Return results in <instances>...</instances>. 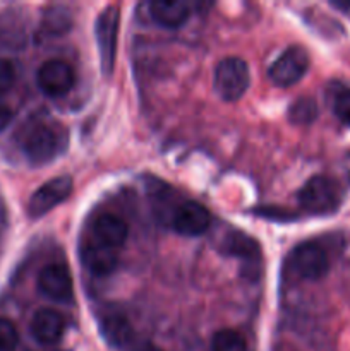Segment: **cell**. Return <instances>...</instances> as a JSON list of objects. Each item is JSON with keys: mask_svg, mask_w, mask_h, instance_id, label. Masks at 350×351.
I'll use <instances>...</instances> for the list:
<instances>
[{"mask_svg": "<svg viewBox=\"0 0 350 351\" xmlns=\"http://www.w3.org/2000/svg\"><path fill=\"white\" fill-rule=\"evenodd\" d=\"M250 74L246 62L239 57L223 58L215 69V91L225 101H237L249 88Z\"/></svg>", "mask_w": 350, "mask_h": 351, "instance_id": "3", "label": "cell"}, {"mask_svg": "<svg viewBox=\"0 0 350 351\" xmlns=\"http://www.w3.org/2000/svg\"><path fill=\"white\" fill-rule=\"evenodd\" d=\"M100 329L106 343L115 348H126L132 341V328L122 314H103L100 317Z\"/></svg>", "mask_w": 350, "mask_h": 351, "instance_id": "15", "label": "cell"}, {"mask_svg": "<svg viewBox=\"0 0 350 351\" xmlns=\"http://www.w3.org/2000/svg\"><path fill=\"white\" fill-rule=\"evenodd\" d=\"M340 201L342 194L338 184L323 175L309 178L299 192V202L311 215H329L338 209Z\"/></svg>", "mask_w": 350, "mask_h": 351, "instance_id": "2", "label": "cell"}, {"mask_svg": "<svg viewBox=\"0 0 350 351\" xmlns=\"http://www.w3.org/2000/svg\"><path fill=\"white\" fill-rule=\"evenodd\" d=\"M10 120H12V110H10L9 105L0 101V132L9 125Z\"/></svg>", "mask_w": 350, "mask_h": 351, "instance_id": "22", "label": "cell"}, {"mask_svg": "<svg viewBox=\"0 0 350 351\" xmlns=\"http://www.w3.org/2000/svg\"><path fill=\"white\" fill-rule=\"evenodd\" d=\"M65 329L64 317L51 308H41L33 315L31 335L41 345H54L62 338Z\"/></svg>", "mask_w": 350, "mask_h": 351, "instance_id": "13", "label": "cell"}, {"mask_svg": "<svg viewBox=\"0 0 350 351\" xmlns=\"http://www.w3.org/2000/svg\"><path fill=\"white\" fill-rule=\"evenodd\" d=\"M81 259L89 273L96 276H106L119 264V250L103 245L95 239H89L82 242Z\"/></svg>", "mask_w": 350, "mask_h": 351, "instance_id": "11", "label": "cell"}, {"mask_svg": "<svg viewBox=\"0 0 350 351\" xmlns=\"http://www.w3.org/2000/svg\"><path fill=\"white\" fill-rule=\"evenodd\" d=\"M143 351H158V350L153 348V346H148V348H144Z\"/></svg>", "mask_w": 350, "mask_h": 351, "instance_id": "23", "label": "cell"}, {"mask_svg": "<svg viewBox=\"0 0 350 351\" xmlns=\"http://www.w3.org/2000/svg\"><path fill=\"white\" fill-rule=\"evenodd\" d=\"M211 351H247V343L240 332L222 329L213 336Z\"/></svg>", "mask_w": 350, "mask_h": 351, "instance_id": "17", "label": "cell"}, {"mask_svg": "<svg viewBox=\"0 0 350 351\" xmlns=\"http://www.w3.org/2000/svg\"><path fill=\"white\" fill-rule=\"evenodd\" d=\"M288 269L301 280H321L329 269L328 254L316 242L301 243L288 256Z\"/></svg>", "mask_w": 350, "mask_h": 351, "instance_id": "4", "label": "cell"}, {"mask_svg": "<svg viewBox=\"0 0 350 351\" xmlns=\"http://www.w3.org/2000/svg\"><path fill=\"white\" fill-rule=\"evenodd\" d=\"M19 144L31 163L45 165L65 151L67 130L57 122H38L23 130Z\"/></svg>", "mask_w": 350, "mask_h": 351, "instance_id": "1", "label": "cell"}, {"mask_svg": "<svg viewBox=\"0 0 350 351\" xmlns=\"http://www.w3.org/2000/svg\"><path fill=\"white\" fill-rule=\"evenodd\" d=\"M38 288L55 302H71L74 293L71 271L64 264H48L38 274Z\"/></svg>", "mask_w": 350, "mask_h": 351, "instance_id": "9", "label": "cell"}, {"mask_svg": "<svg viewBox=\"0 0 350 351\" xmlns=\"http://www.w3.org/2000/svg\"><path fill=\"white\" fill-rule=\"evenodd\" d=\"M333 110H335V115L342 120L343 123H349L350 125V89L338 93L333 103Z\"/></svg>", "mask_w": 350, "mask_h": 351, "instance_id": "20", "label": "cell"}, {"mask_svg": "<svg viewBox=\"0 0 350 351\" xmlns=\"http://www.w3.org/2000/svg\"><path fill=\"white\" fill-rule=\"evenodd\" d=\"M120 14L115 5L105 7L96 19V43H98L100 62L103 74H112L117 55V38H119Z\"/></svg>", "mask_w": 350, "mask_h": 351, "instance_id": "5", "label": "cell"}, {"mask_svg": "<svg viewBox=\"0 0 350 351\" xmlns=\"http://www.w3.org/2000/svg\"><path fill=\"white\" fill-rule=\"evenodd\" d=\"M223 250L226 254H232V256H240V257H256L259 252V245L254 242L250 237L244 235V233H229L223 242Z\"/></svg>", "mask_w": 350, "mask_h": 351, "instance_id": "16", "label": "cell"}, {"mask_svg": "<svg viewBox=\"0 0 350 351\" xmlns=\"http://www.w3.org/2000/svg\"><path fill=\"white\" fill-rule=\"evenodd\" d=\"M318 115L316 103L311 98H302L295 101L290 108V120L295 123H309Z\"/></svg>", "mask_w": 350, "mask_h": 351, "instance_id": "18", "label": "cell"}, {"mask_svg": "<svg viewBox=\"0 0 350 351\" xmlns=\"http://www.w3.org/2000/svg\"><path fill=\"white\" fill-rule=\"evenodd\" d=\"M309 69V55L302 47H290L270 65V75L271 81L277 86L287 88V86L295 84L304 77V74Z\"/></svg>", "mask_w": 350, "mask_h": 351, "instance_id": "6", "label": "cell"}, {"mask_svg": "<svg viewBox=\"0 0 350 351\" xmlns=\"http://www.w3.org/2000/svg\"><path fill=\"white\" fill-rule=\"evenodd\" d=\"M211 225V216L205 206L198 202H184L172 218V226L184 237H199Z\"/></svg>", "mask_w": 350, "mask_h": 351, "instance_id": "10", "label": "cell"}, {"mask_svg": "<svg viewBox=\"0 0 350 351\" xmlns=\"http://www.w3.org/2000/svg\"><path fill=\"white\" fill-rule=\"evenodd\" d=\"M16 81V71L14 65L7 58H0V95L9 91Z\"/></svg>", "mask_w": 350, "mask_h": 351, "instance_id": "21", "label": "cell"}, {"mask_svg": "<svg viewBox=\"0 0 350 351\" xmlns=\"http://www.w3.org/2000/svg\"><path fill=\"white\" fill-rule=\"evenodd\" d=\"M127 235H129L127 223L112 213H103L93 223L91 239L112 249L119 250V247H122L127 240Z\"/></svg>", "mask_w": 350, "mask_h": 351, "instance_id": "12", "label": "cell"}, {"mask_svg": "<svg viewBox=\"0 0 350 351\" xmlns=\"http://www.w3.org/2000/svg\"><path fill=\"white\" fill-rule=\"evenodd\" d=\"M72 180L69 177H57L54 180L41 185L27 202V213L31 218H40L47 215L54 208H57L62 201L71 195Z\"/></svg>", "mask_w": 350, "mask_h": 351, "instance_id": "8", "label": "cell"}, {"mask_svg": "<svg viewBox=\"0 0 350 351\" xmlns=\"http://www.w3.org/2000/svg\"><path fill=\"white\" fill-rule=\"evenodd\" d=\"M19 343L17 329L9 319L0 317V351H14Z\"/></svg>", "mask_w": 350, "mask_h": 351, "instance_id": "19", "label": "cell"}, {"mask_svg": "<svg viewBox=\"0 0 350 351\" xmlns=\"http://www.w3.org/2000/svg\"><path fill=\"white\" fill-rule=\"evenodd\" d=\"M38 86L50 98L67 95L75 82V74L71 65L58 58L47 60L38 69Z\"/></svg>", "mask_w": 350, "mask_h": 351, "instance_id": "7", "label": "cell"}, {"mask_svg": "<svg viewBox=\"0 0 350 351\" xmlns=\"http://www.w3.org/2000/svg\"><path fill=\"white\" fill-rule=\"evenodd\" d=\"M150 12L154 23L163 27H178L189 19L191 9L180 0H154L150 3Z\"/></svg>", "mask_w": 350, "mask_h": 351, "instance_id": "14", "label": "cell"}]
</instances>
